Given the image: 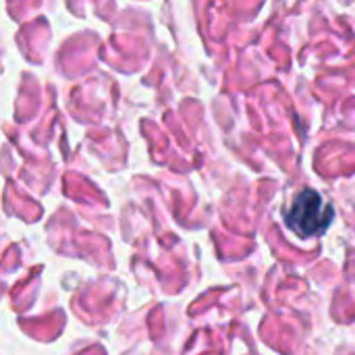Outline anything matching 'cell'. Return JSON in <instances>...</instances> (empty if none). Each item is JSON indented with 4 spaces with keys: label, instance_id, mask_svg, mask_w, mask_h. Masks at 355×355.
Listing matches in <instances>:
<instances>
[{
    "label": "cell",
    "instance_id": "cell-1",
    "mask_svg": "<svg viewBox=\"0 0 355 355\" xmlns=\"http://www.w3.org/2000/svg\"><path fill=\"white\" fill-rule=\"evenodd\" d=\"M333 216H335L333 208L327 206L316 191L306 189L295 198L287 223L300 237H314L329 229Z\"/></svg>",
    "mask_w": 355,
    "mask_h": 355
}]
</instances>
